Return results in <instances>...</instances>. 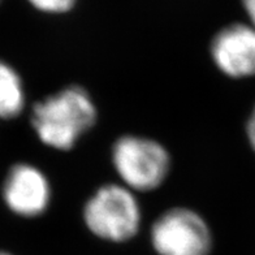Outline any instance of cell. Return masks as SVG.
<instances>
[{
  "label": "cell",
  "instance_id": "1",
  "mask_svg": "<svg viewBox=\"0 0 255 255\" xmlns=\"http://www.w3.org/2000/svg\"><path fill=\"white\" fill-rule=\"evenodd\" d=\"M97 120V110L88 91L71 86L34 106L31 124L44 144L71 150Z\"/></svg>",
  "mask_w": 255,
  "mask_h": 255
},
{
  "label": "cell",
  "instance_id": "2",
  "mask_svg": "<svg viewBox=\"0 0 255 255\" xmlns=\"http://www.w3.org/2000/svg\"><path fill=\"white\" fill-rule=\"evenodd\" d=\"M85 223L95 236L120 242L131 239L141 224V210L130 189L104 185L86 202Z\"/></svg>",
  "mask_w": 255,
  "mask_h": 255
},
{
  "label": "cell",
  "instance_id": "3",
  "mask_svg": "<svg viewBox=\"0 0 255 255\" xmlns=\"http://www.w3.org/2000/svg\"><path fill=\"white\" fill-rule=\"evenodd\" d=\"M112 161L127 188L138 191L160 186L171 165L167 150L159 142L137 135L119 138L112 148Z\"/></svg>",
  "mask_w": 255,
  "mask_h": 255
},
{
  "label": "cell",
  "instance_id": "4",
  "mask_svg": "<svg viewBox=\"0 0 255 255\" xmlns=\"http://www.w3.org/2000/svg\"><path fill=\"white\" fill-rule=\"evenodd\" d=\"M154 249L160 255H208L212 239L208 225L189 208H172L154 223Z\"/></svg>",
  "mask_w": 255,
  "mask_h": 255
},
{
  "label": "cell",
  "instance_id": "5",
  "mask_svg": "<svg viewBox=\"0 0 255 255\" xmlns=\"http://www.w3.org/2000/svg\"><path fill=\"white\" fill-rule=\"evenodd\" d=\"M3 198L10 211L24 218L43 214L48 207L51 188L37 167L20 163L10 168L3 185Z\"/></svg>",
  "mask_w": 255,
  "mask_h": 255
},
{
  "label": "cell",
  "instance_id": "6",
  "mask_svg": "<svg viewBox=\"0 0 255 255\" xmlns=\"http://www.w3.org/2000/svg\"><path fill=\"white\" fill-rule=\"evenodd\" d=\"M211 55L229 77L255 76V27L241 22L223 27L212 39Z\"/></svg>",
  "mask_w": 255,
  "mask_h": 255
},
{
  "label": "cell",
  "instance_id": "7",
  "mask_svg": "<svg viewBox=\"0 0 255 255\" xmlns=\"http://www.w3.org/2000/svg\"><path fill=\"white\" fill-rule=\"evenodd\" d=\"M25 94L20 76L0 60V118L14 119L22 112Z\"/></svg>",
  "mask_w": 255,
  "mask_h": 255
},
{
  "label": "cell",
  "instance_id": "8",
  "mask_svg": "<svg viewBox=\"0 0 255 255\" xmlns=\"http://www.w3.org/2000/svg\"><path fill=\"white\" fill-rule=\"evenodd\" d=\"M35 9L44 13H65L76 5L77 0H27Z\"/></svg>",
  "mask_w": 255,
  "mask_h": 255
},
{
  "label": "cell",
  "instance_id": "9",
  "mask_svg": "<svg viewBox=\"0 0 255 255\" xmlns=\"http://www.w3.org/2000/svg\"><path fill=\"white\" fill-rule=\"evenodd\" d=\"M242 7L250 20V25L255 27V0H242Z\"/></svg>",
  "mask_w": 255,
  "mask_h": 255
},
{
  "label": "cell",
  "instance_id": "10",
  "mask_svg": "<svg viewBox=\"0 0 255 255\" xmlns=\"http://www.w3.org/2000/svg\"><path fill=\"white\" fill-rule=\"evenodd\" d=\"M248 138L249 141H250V143H252L253 148H254L255 151V108L254 111H253L252 116L249 118V121H248Z\"/></svg>",
  "mask_w": 255,
  "mask_h": 255
},
{
  "label": "cell",
  "instance_id": "11",
  "mask_svg": "<svg viewBox=\"0 0 255 255\" xmlns=\"http://www.w3.org/2000/svg\"><path fill=\"white\" fill-rule=\"evenodd\" d=\"M0 255H10L9 253H4V252H0Z\"/></svg>",
  "mask_w": 255,
  "mask_h": 255
}]
</instances>
